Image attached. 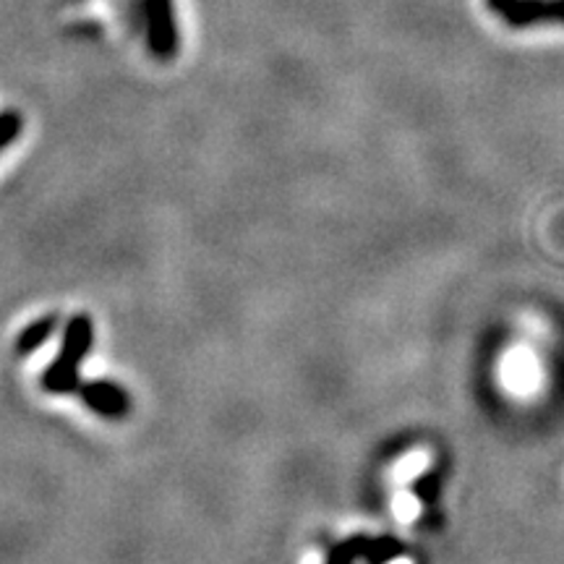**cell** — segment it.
I'll return each instance as SVG.
<instances>
[{"instance_id": "obj_1", "label": "cell", "mask_w": 564, "mask_h": 564, "mask_svg": "<svg viewBox=\"0 0 564 564\" xmlns=\"http://www.w3.org/2000/svg\"><path fill=\"white\" fill-rule=\"evenodd\" d=\"M95 345V324L89 314H74L63 327V343L53 364L42 371L40 387L51 394L76 392L82 384V364Z\"/></svg>"}, {"instance_id": "obj_2", "label": "cell", "mask_w": 564, "mask_h": 564, "mask_svg": "<svg viewBox=\"0 0 564 564\" xmlns=\"http://www.w3.org/2000/svg\"><path fill=\"white\" fill-rule=\"evenodd\" d=\"M147 40L160 61H173L181 51V30L173 0H144Z\"/></svg>"}, {"instance_id": "obj_3", "label": "cell", "mask_w": 564, "mask_h": 564, "mask_svg": "<svg viewBox=\"0 0 564 564\" xmlns=\"http://www.w3.org/2000/svg\"><path fill=\"white\" fill-rule=\"evenodd\" d=\"M486 6L514 30L535 24H564V0H486Z\"/></svg>"}, {"instance_id": "obj_4", "label": "cell", "mask_w": 564, "mask_h": 564, "mask_svg": "<svg viewBox=\"0 0 564 564\" xmlns=\"http://www.w3.org/2000/svg\"><path fill=\"white\" fill-rule=\"evenodd\" d=\"M76 394H79V400L91 413L100 415L105 421H121L131 413V394L121 384L110 382V379H89V382H82Z\"/></svg>"}, {"instance_id": "obj_5", "label": "cell", "mask_w": 564, "mask_h": 564, "mask_svg": "<svg viewBox=\"0 0 564 564\" xmlns=\"http://www.w3.org/2000/svg\"><path fill=\"white\" fill-rule=\"evenodd\" d=\"M58 324H61L58 314H45L40 316V319H34L32 324H26L17 337V345H13L17 356H32L34 350L42 348V345L51 340V335L58 329Z\"/></svg>"}, {"instance_id": "obj_6", "label": "cell", "mask_w": 564, "mask_h": 564, "mask_svg": "<svg viewBox=\"0 0 564 564\" xmlns=\"http://www.w3.org/2000/svg\"><path fill=\"white\" fill-rule=\"evenodd\" d=\"M400 554H405V546L400 539H392V535L369 539V535H364V560L369 564H387L390 560H398Z\"/></svg>"}, {"instance_id": "obj_7", "label": "cell", "mask_w": 564, "mask_h": 564, "mask_svg": "<svg viewBox=\"0 0 564 564\" xmlns=\"http://www.w3.org/2000/svg\"><path fill=\"white\" fill-rule=\"evenodd\" d=\"M364 556V535H350L337 544L333 552H329L327 562L324 564H356V560Z\"/></svg>"}, {"instance_id": "obj_8", "label": "cell", "mask_w": 564, "mask_h": 564, "mask_svg": "<svg viewBox=\"0 0 564 564\" xmlns=\"http://www.w3.org/2000/svg\"><path fill=\"white\" fill-rule=\"evenodd\" d=\"M440 489H442V481H440V476L434 474V470H429V474H421L411 486L413 497L421 499L423 505H434L436 497H440Z\"/></svg>"}, {"instance_id": "obj_9", "label": "cell", "mask_w": 564, "mask_h": 564, "mask_svg": "<svg viewBox=\"0 0 564 564\" xmlns=\"http://www.w3.org/2000/svg\"><path fill=\"white\" fill-rule=\"evenodd\" d=\"M21 129H24V118H21V112L17 110L0 112V152L19 139Z\"/></svg>"}]
</instances>
